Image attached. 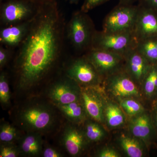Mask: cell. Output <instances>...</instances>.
<instances>
[{"label": "cell", "mask_w": 157, "mask_h": 157, "mask_svg": "<svg viewBox=\"0 0 157 157\" xmlns=\"http://www.w3.org/2000/svg\"><path fill=\"white\" fill-rule=\"evenodd\" d=\"M10 89L8 76L5 72H2L0 75V102L2 105H8L10 103Z\"/></svg>", "instance_id": "cell-26"}, {"label": "cell", "mask_w": 157, "mask_h": 157, "mask_svg": "<svg viewBox=\"0 0 157 157\" xmlns=\"http://www.w3.org/2000/svg\"><path fill=\"white\" fill-rule=\"evenodd\" d=\"M97 122L87 121L85 123L83 132L87 141L98 142L103 139L105 135L104 129Z\"/></svg>", "instance_id": "cell-22"}, {"label": "cell", "mask_w": 157, "mask_h": 157, "mask_svg": "<svg viewBox=\"0 0 157 157\" xmlns=\"http://www.w3.org/2000/svg\"><path fill=\"white\" fill-rule=\"evenodd\" d=\"M65 74L80 87L99 86L102 78L84 55L72 60L67 66Z\"/></svg>", "instance_id": "cell-8"}, {"label": "cell", "mask_w": 157, "mask_h": 157, "mask_svg": "<svg viewBox=\"0 0 157 157\" xmlns=\"http://www.w3.org/2000/svg\"><path fill=\"white\" fill-rule=\"evenodd\" d=\"M105 121L110 128H117L123 124L125 121L124 115L116 104H106L104 110Z\"/></svg>", "instance_id": "cell-20"}, {"label": "cell", "mask_w": 157, "mask_h": 157, "mask_svg": "<svg viewBox=\"0 0 157 157\" xmlns=\"http://www.w3.org/2000/svg\"><path fill=\"white\" fill-rule=\"evenodd\" d=\"M47 94L53 104H70L80 101L81 87L65 74L51 85Z\"/></svg>", "instance_id": "cell-9"}, {"label": "cell", "mask_w": 157, "mask_h": 157, "mask_svg": "<svg viewBox=\"0 0 157 157\" xmlns=\"http://www.w3.org/2000/svg\"><path fill=\"white\" fill-rule=\"evenodd\" d=\"M84 56L102 78H107L124 69L125 60L122 55L92 48Z\"/></svg>", "instance_id": "cell-7"}, {"label": "cell", "mask_w": 157, "mask_h": 157, "mask_svg": "<svg viewBox=\"0 0 157 157\" xmlns=\"http://www.w3.org/2000/svg\"><path fill=\"white\" fill-rule=\"evenodd\" d=\"M99 86L81 87V101L88 117L99 123L105 121L106 104Z\"/></svg>", "instance_id": "cell-10"}, {"label": "cell", "mask_w": 157, "mask_h": 157, "mask_svg": "<svg viewBox=\"0 0 157 157\" xmlns=\"http://www.w3.org/2000/svg\"><path fill=\"white\" fill-rule=\"evenodd\" d=\"M140 6L150 9H157V0H141Z\"/></svg>", "instance_id": "cell-32"}, {"label": "cell", "mask_w": 157, "mask_h": 157, "mask_svg": "<svg viewBox=\"0 0 157 157\" xmlns=\"http://www.w3.org/2000/svg\"><path fill=\"white\" fill-rule=\"evenodd\" d=\"M12 49L1 45L0 47V68L3 69L11 58Z\"/></svg>", "instance_id": "cell-28"}, {"label": "cell", "mask_w": 157, "mask_h": 157, "mask_svg": "<svg viewBox=\"0 0 157 157\" xmlns=\"http://www.w3.org/2000/svg\"><path fill=\"white\" fill-rule=\"evenodd\" d=\"M98 157H119L120 155L118 153L112 148H106L103 149L99 152Z\"/></svg>", "instance_id": "cell-31"}, {"label": "cell", "mask_w": 157, "mask_h": 157, "mask_svg": "<svg viewBox=\"0 0 157 157\" xmlns=\"http://www.w3.org/2000/svg\"><path fill=\"white\" fill-rule=\"evenodd\" d=\"M108 0H84L80 10L87 13L96 7L106 2Z\"/></svg>", "instance_id": "cell-29"}, {"label": "cell", "mask_w": 157, "mask_h": 157, "mask_svg": "<svg viewBox=\"0 0 157 157\" xmlns=\"http://www.w3.org/2000/svg\"><path fill=\"white\" fill-rule=\"evenodd\" d=\"M121 2V4L122 5H130L132 2L135 0H120Z\"/></svg>", "instance_id": "cell-34"}, {"label": "cell", "mask_w": 157, "mask_h": 157, "mask_svg": "<svg viewBox=\"0 0 157 157\" xmlns=\"http://www.w3.org/2000/svg\"><path fill=\"white\" fill-rule=\"evenodd\" d=\"M17 141L20 154L26 157H38L42 155L43 148L42 134L27 132L21 136Z\"/></svg>", "instance_id": "cell-16"}, {"label": "cell", "mask_w": 157, "mask_h": 157, "mask_svg": "<svg viewBox=\"0 0 157 157\" xmlns=\"http://www.w3.org/2000/svg\"><path fill=\"white\" fill-rule=\"evenodd\" d=\"M137 40L134 31L117 33L96 31L91 49L111 52L124 55L136 47Z\"/></svg>", "instance_id": "cell-4"}, {"label": "cell", "mask_w": 157, "mask_h": 157, "mask_svg": "<svg viewBox=\"0 0 157 157\" xmlns=\"http://www.w3.org/2000/svg\"><path fill=\"white\" fill-rule=\"evenodd\" d=\"M107 78L109 91L115 98L122 99L140 95L136 82L124 69Z\"/></svg>", "instance_id": "cell-11"}, {"label": "cell", "mask_w": 157, "mask_h": 157, "mask_svg": "<svg viewBox=\"0 0 157 157\" xmlns=\"http://www.w3.org/2000/svg\"><path fill=\"white\" fill-rule=\"evenodd\" d=\"M136 48L149 63L157 61V36L137 40Z\"/></svg>", "instance_id": "cell-19"}, {"label": "cell", "mask_w": 157, "mask_h": 157, "mask_svg": "<svg viewBox=\"0 0 157 157\" xmlns=\"http://www.w3.org/2000/svg\"><path fill=\"white\" fill-rule=\"evenodd\" d=\"M71 4H77L79 0H66Z\"/></svg>", "instance_id": "cell-35"}, {"label": "cell", "mask_w": 157, "mask_h": 157, "mask_svg": "<svg viewBox=\"0 0 157 157\" xmlns=\"http://www.w3.org/2000/svg\"><path fill=\"white\" fill-rule=\"evenodd\" d=\"M2 1V0H1ZM27 2H30L38 6H42L45 4L56 2L58 0H23Z\"/></svg>", "instance_id": "cell-33"}, {"label": "cell", "mask_w": 157, "mask_h": 157, "mask_svg": "<svg viewBox=\"0 0 157 157\" xmlns=\"http://www.w3.org/2000/svg\"><path fill=\"white\" fill-rule=\"evenodd\" d=\"M18 146L14 143H2L0 147V157H16L19 155Z\"/></svg>", "instance_id": "cell-27"}, {"label": "cell", "mask_w": 157, "mask_h": 157, "mask_svg": "<svg viewBox=\"0 0 157 157\" xmlns=\"http://www.w3.org/2000/svg\"><path fill=\"white\" fill-rule=\"evenodd\" d=\"M120 104L124 112L130 116H136L143 113V106L138 101L131 98L121 99Z\"/></svg>", "instance_id": "cell-24"}, {"label": "cell", "mask_w": 157, "mask_h": 157, "mask_svg": "<svg viewBox=\"0 0 157 157\" xmlns=\"http://www.w3.org/2000/svg\"><path fill=\"white\" fill-rule=\"evenodd\" d=\"M124 70L136 82L142 83L151 66L149 62L137 51L136 47L124 54Z\"/></svg>", "instance_id": "cell-12"}, {"label": "cell", "mask_w": 157, "mask_h": 157, "mask_svg": "<svg viewBox=\"0 0 157 157\" xmlns=\"http://www.w3.org/2000/svg\"><path fill=\"white\" fill-rule=\"evenodd\" d=\"M19 132L17 128L8 122L2 123L0 127V140L2 143H14L19 140Z\"/></svg>", "instance_id": "cell-23"}, {"label": "cell", "mask_w": 157, "mask_h": 157, "mask_svg": "<svg viewBox=\"0 0 157 157\" xmlns=\"http://www.w3.org/2000/svg\"><path fill=\"white\" fill-rule=\"evenodd\" d=\"M156 121H157V114H156Z\"/></svg>", "instance_id": "cell-36"}, {"label": "cell", "mask_w": 157, "mask_h": 157, "mask_svg": "<svg viewBox=\"0 0 157 157\" xmlns=\"http://www.w3.org/2000/svg\"><path fill=\"white\" fill-rule=\"evenodd\" d=\"M130 129L135 137L142 140L148 138L151 132V123L147 114L140 113L131 121Z\"/></svg>", "instance_id": "cell-18"}, {"label": "cell", "mask_w": 157, "mask_h": 157, "mask_svg": "<svg viewBox=\"0 0 157 157\" xmlns=\"http://www.w3.org/2000/svg\"><path fill=\"white\" fill-rule=\"evenodd\" d=\"M144 90L147 95H151L157 87V68L151 67L144 80Z\"/></svg>", "instance_id": "cell-25"}, {"label": "cell", "mask_w": 157, "mask_h": 157, "mask_svg": "<svg viewBox=\"0 0 157 157\" xmlns=\"http://www.w3.org/2000/svg\"><path fill=\"white\" fill-rule=\"evenodd\" d=\"M138 10L139 6L121 4L105 17L103 31L106 33L134 31Z\"/></svg>", "instance_id": "cell-6"}, {"label": "cell", "mask_w": 157, "mask_h": 157, "mask_svg": "<svg viewBox=\"0 0 157 157\" xmlns=\"http://www.w3.org/2000/svg\"><path fill=\"white\" fill-rule=\"evenodd\" d=\"M30 20L2 27L0 31V42L2 45L11 49L17 48L25 37Z\"/></svg>", "instance_id": "cell-15"}, {"label": "cell", "mask_w": 157, "mask_h": 157, "mask_svg": "<svg viewBox=\"0 0 157 157\" xmlns=\"http://www.w3.org/2000/svg\"><path fill=\"white\" fill-rule=\"evenodd\" d=\"M86 140L83 131L71 123L65 127L62 134L61 142L66 151L72 156L81 154L86 144Z\"/></svg>", "instance_id": "cell-14"}, {"label": "cell", "mask_w": 157, "mask_h": 157, "mask_svg": "<svg viewBox=\"0 0 157 157\" xmlns=\"http://www.w3.org/2000/svg\"><path fill=\"white\" fill-rule=\"evenodd\" d=\"M70 123L75 124L86 120L88 116L81 101L70 104H53Z\"/></svg>", "instance_id": "cell-17"}, {"label": "cell", "mask_w": 157, "mask_h": 157, "mask_svg": "<svg viewBox=\"0 0 157 157\" xmlns=\"http://www.w3.org/2000/svg\"><path fill=\"white\" fill-rule=\"evenodd\" d=\"M134 32L137 40L157 36V17L152 9L139 6Z\"/></svg>", "instance_id": "cell-13"}, {"label": "cell", "mask_w": 157, "mask_h": 157, "mask_svg": "<svg viewBox=\"0 0 157 157\" xmlns=\"http://www.w3.org/2000/svg\"><path fill=\"white\" fill-rule=\"evenodd\" d=\"M19 126L26 132L45 134L55 125L56 115L49 104L40 101H31L21 107L16 114Z\"/></svg>", "instance_id": "cell-2"}, {"label": "cell", "mask_w": 157, "mask_h": 157, "mask_svg": "<svg viewBox=\"0 0 157 157\" xmlns=\"http://www.w3.org/2000/svg\"><path fill=\"white\" fill-rule=\"evenodd\" d=\"M66 24L57 2L41 6L31 19L13 62L19 89L33 88L53 71L63 51Z\"/></svg>", "instance_id": "cell-1"}, {"label": "cell", "mask_w": 157, "mask_h": 157, "mask_svg": "<svg viewBox=\"0 0 157 157\" xmlns=\"http://www.w3.org/2000/svg\"><path fill=\"white\" fill-rule=\"evenodd\" d=\"M44 157H62L63 155L59 150L52 147H47L43 149L42 153Z\"/></svg>", "instance_id": "cell-30"}, {"label": "cell", "mask_w": 157, "mask_h": 157, "mask_svg": "<svg viewBox=\"0 0 157 157\" xmlns=\"http://www.w3.org/2000/svg\"><path fill=\"white\" fill-rule=\"evenodd\" d=\"M41 6L23 0L1 1V25L7 26L29 21Z\"/></svg>", "instance_id": "cell-5"}, {"label": "cell", "mask_w": 157, "mask_h": 157, "mask_svg": "<svg viewBox=\"0 0 157 157\" xmlns=\"http://www.w3.org/2000/svg\"><path fill=\"white\" fill-rule=\"evenodd\" d=\"M120 142L122 148L128 155V156H143V148L137 139L123 135L121 136Z\"/></svg>", "instance_id": "cell-21"}, {"label": "cell", "mask_w": 157, "mask_h": 157, "mask_svg": "<svg viewBox=\"0 0 157 157\" xmlns=\"http://www.w3.org/2000/svg\"><path fill=\"white\" fill-rule=\"evenodd\" d=\"M86 13L80 10L75 11L66 24V37L77 51L86 52L91 49L96 31L92 20Z\"/></svg>", "instance_id": "cell-3"}]
</instances>
